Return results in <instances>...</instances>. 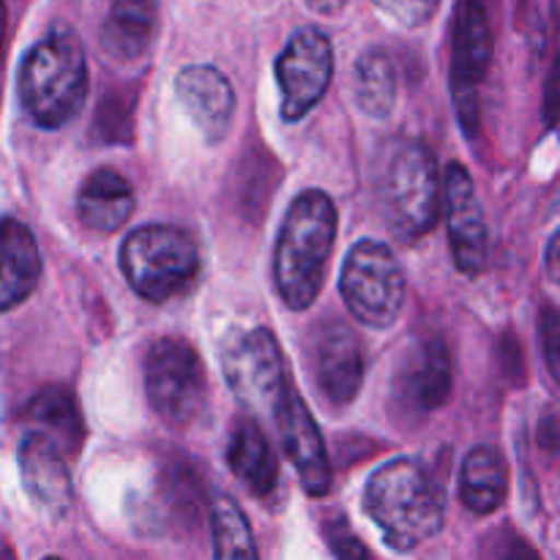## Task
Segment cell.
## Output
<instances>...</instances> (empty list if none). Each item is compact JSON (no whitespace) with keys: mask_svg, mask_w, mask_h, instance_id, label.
Masks as SVG:
<instances>
[{"mask_svg":"<svg viewBox=\"0 0 560 560\" xmlns=\"http://www.w3.org/2000/svg\"><path fill=\"white\" fill-rule=\"evenodd\" d=\"M175 93L206 142L219 145L230 135L235 91L222 71L213 66H186L175 77Z\"/></svg>","mask_w":560,"mask_h":560,"instance_id":"cell-15","label":"cell"},{"mask_svg":"<svg viewBox=\"0 0 560 560\" xmlns=\"http://www.w3.org/2000/svg\"><path fill=\"white\" fill-rule=\"evenodd\" d=\"M279 184V162L266 156L262 151H252L246 162L241 164V184H238V200L241 208L252 217H262L271 200L273 189Z\"/></svg>","mask_w":560,"mask_h":560,"instance_id":"cell-27","label":"cell"},{"mask_svg":"<svg viewBox=\"0 0 560 560\" xmlns=\"http://www.w3.org/2000/svg\"><path fill=\"white\" fill-rule=\"evenodd\" d=\"M454 388V359L446 339L430 334L405 350L392 381V405L405 421H424L448 402Z\"/></svg>","mask_w":560,"mask_h":560,"instance_id":"cell-9","label":"cell"},{"mask_svg":"<svg viewBox=\"0 0 560 560\" xmlns=\"http://www.w3.org/2000/svg\"><path fill=\"white\" fill-rule=\"evenodd\" d=\"M443 200H446L448 246H452L454 266L465 277H479L490 255V235H487L485 208L476 195L474 178L459 162L448 164Z\"/></svg>","mask_w":560,"mask_h":560,"instance_id":"cell-13","label":"cell"},{"mask_svg":"<svg viewBox=\"0 0 560 560\" xmlns=\"http://www.w3.org/2000/svg\"><path fill=\"white\" fill-rule=\"evenodd\" d=\"M355 102L372 118L392 115L397 102V66L392 55L381 47H372L355 60Z\"/></svg>","mask_w":560,"mask_h":560,"instance_id":"cell-23","label":"cell"},{"mask_svg":"<svg viewBox=\"0 0 560 560\" xmlns=\"http://www.w3.org/2000/svg\"><path fill=\"white\" fill-rule=\"evenodd\" d=\"M375 3L402 27H421L435 16L441 0H375Z\"/></svg>","mask_w":560,"mask_h":560,"instance_id":"cell-29","label":"cell"},{"mask_svg":"<svg viewBox=\"0 0 560 560\" xmlns=\"http://www.w3.org/2000/svg\"><path fill=\"white\" fill-rule=\"evenodd\" d=\"M337 241V208L320 189L290 202L273 246V282L290 310H310L320 295Z\"/></svg>","mask_w":560,"mask_h":560,"instance_id":"cell-2","label":"cell"},{"mask_svg":"<svg viewBox=\"0 0 560 560\" xmlns=\"http://www.w3.org/2000/svg\"><path fill=\"white\" fill-rule=\"evenodd\" d=\"M135 211L131 184L113 167H98L82 184L77 197V217L93 233H118Z\"/></svg>","mask_w":560,"mask_h":560,"instance_id":"cell-18","label":"cell"},{"mask_svg":"<svg viewBox=\"0 0 560 560\" xmlns=\"http://www.w3.org/2000/svg\"><path fill=\"white\" fill-rule=\"evenodd\" d=\"M323 534H326L328 547H331V552L337 558H350V560L370 558V550L361 545V539L355 536V530L350 528L345 514H331V517L323 523Z\"/></svg>","mask_w":560,"mask_h":560,"instance_id":"cell-28","label":"cell"},{"mask_svg":"<svg viewBox=\"0 0 560 560\" xmlns=\"http://www.w3.org/2000/svg\"><path fill=\"white\" fill-rule=\"evenodd\" d=\"M377 202L386 224L402 244L432 233L441 217V175L435 153L419 140L386 148L375 175Z\"/></svg>","mask_w":560,"mask_h":560,"instance_id":"cell-4","label":"cell"},{"mask_svg":"<svg viewBox=\"0 0 560 560\" xmlns=\"http://www.w3.org/2000/svg\"><path fill=\"white\" fill-rule=\"evenodd\" d=\"M213 536V556L217 558H257L255 536L238 503L228 495H217L208 509Z\"/></svg>","mask_w":560,"mask_h":560,"instance_id":"cell-25","label":"cell"},{"mask_svg":"<svg viewBox=\"0 0 560 560\" xmlns=\"http://www.w3.org/2000/svg\"><path fill=\"white\" fill-rule=\"evenodd\" d=\"M547 271H550V279H558V235H552L547 244Z\"/></svg>","mask_w":560,"mask_h":560,"instance_id":"cell-34","label":"cell"},{"mask_svg":"<svg viewBox=\"0 0 560 560\" xmlns=\"http://www.w3.org/2000/svg\"><path fill=\"white\" fill-rule=\"evenodd\" d=\"M306 359L323 397L337 408L353 402L364 386L366 355L359 334L342 320L315 326L306 339Z\"/></svg>","mask_w":560,"mask_h":560,"instance_id":"cell-12","label":"cell"},{"mask_svg":"<svg viewBox=\"0 0 560 560\" xmlns=\"http://www.w3.org/2000/svg\"><path fill=\"white\" fill-rule=\"evenodd\" d=\"M228 465L235 479L257 498H268L279 487V463L271 452V443L262 435L257 421L241 419L230 432Z\"/></svg>","mask_w":560,"mask_h":560,"instance_id":"cell-19","label":"cell"},{"mask_svg":"<svg viewBox=\"0 0 560 560\" xmlns=\"http://www.w3.org/2000/svg\"><path fill=\"white\" fill-rule=\"evenodd\" d=\"M459 495H463L465 506L476 514H492L506 503L509 468L498 448L476 446L465 457Z\"/></svg>","mask_w":560,"mask_h":560,"instance_id":"cell-21","label":"cell"},{"mask_svg":"<svg viewBox=\"0 0 560 560\" xmlns=\"http://www.w3.org/2000/svg\"><path fill=\"white\" fill-rule=\"evenodd\" d=\"M22 109L42 129L71 124L88 96V63L80 38L69 27H52L20 66Z\"/></svg>","mask_w":560,"mask_h":560,"instance_id":"cell-3","label":"cell"},{"mask_svg":"<svg viewBox=\"0 0 560 560\" xmlns=\"http://www.w3.org/2000/svg\"><path fill=\"white\" fill-rule=\"evenodd\" d=\"M3 42H5V5L0 0V55H3Z\"/></svg>","mask_w":560,"mask_h":560,"instance_id":"cell-35","label":"cell"},{"mask_svg":"<svg viewBox=\"0 0 560 560\" xmlns=\"http://www.w3.org/2000/svg\"><path fill=\"white\" fill-rule=\"evenodd\" d=\"M135 91H109L93 118V140L102 145H129L135 140Z\"/></svg>","mask_w":560,"mask_h":560,"instance_id":"cell-26","label":"cell"},{"mask_svg":"<svg viewBox=\"0 0 560 560\" xmlns=\"http://www.w3.org/2000/svg\"><path fill=\"white\" fill-rule=\"evenodd\" d=\"M364 509L394 552H413L446 523V501L435 476L419 459L399 457L366 481Z\"/></svg>","mask_w":560,"mask_h":560,"instance_id":"cell-1","label":"cell"},{"mask_svg":"<svg viewBox=\"0 0 560 560\" xmlns=\"http://www.w3.org/2000/svg\"><path fill=\"white\" fill-rule=\"evenodd\" d=\"M16 459H20L22 485H25L27 495L55 517L69 512L71 479L58 443L36 430L22 438Z\"/></svg>","mask_w":560,"mask_h":560,"instance_id":"cell-16","label":"cell"},{"mask_svg":"<svg viewBox=\"0 0 560 560\" xmlns=\"http://www.w3.org/2000/svg\"><path fill=\"white\" fill-rule=\"evenodd\" d=\"M277 80L282 91V118L295 124L320 104L334 77L331 38L317 27H301L277 58Z\"/></svg>","mask_w":560,"mask_h":560,"instance_id":"cell-11","label":"cell"},{"mask_svg":"<svg viewBox=\"0 0 560 560\" xmlns=\"http://www.w3.org/2000/svg\"><path fill=\"white\" fill-rule=\"evenodd\" d=\"M306 5H310L312 11H317V14L323 16H337L339 11L348 9L350 0H304Z\"/></svg>","mask_w":560,"mask_h":560,"instance_id":"cell-32","label":"cell"},{"mask_svg":"<svg viewBox=\"0 0 560 560\" xmlns=\"http://www.w3.org/2000/svg\"><path fill=\"white\" fill-rule=\"evenodd\" d=\"M156 31V0H113L102 25L104 52L120 63L140 60Z\"/></svg>","mask_w":560,"mask_h":560,"instance_id":"cell-20","label":"cell"},{"mask_svg":"<svg viewBox=\"0 0 560 560\" xmlns=\"http://www.w3.org/2000/svg\"><path fill=\"white\" fill-rule=\"evenodd\" d=\"M219 364L230 392L249 413L273 419L290 392L284 355L268 328H233L222 339Z\"/></svg>","mask_w":560,"mask_h":560,"instance_id":"cell-6","label":"cell"},{"mask_svg":"<svg viewBox=\"0 0 560 560\" xmlns=\"http://www.w3.org/2000/svg\"><path fill=\"white\" fill-rule=\"evenodd\" d=\"M120 268L137 295L162 304L191 288L200 273V249L184 228L145 224L124 241Z\"/></svg>","mask_w":560,"mask_h":560,"instance_id":"cell-5","label":"cell"},{"mask_svg":"<svg viewBox=\"0 0 560 560\" xmlns=\"http://www.w3.org/2000/svg\"><path fill=\"white\" fill-rule=\"evenodd\" d=\"M547 126H556V66L547 77Z\"/></svg>","mask_w":560,"mask_h":560,"instance_id":"cell-33","label":"cell"},{"mask_svg":"<svg viewBox=\"0 0 560 560\" xmlns=\"http://www.w3.org/2000/svg\"><path fill=\"white\" fill-rule=\"evenodd\" d=\"M339 290L355 320L370 328H388L405 306L402 266L381 241H359L348 252Z\"/></svg>","mask_w":560,"mask_h":560,"instance_id":"cell-8","label":"cell"},{"mask_svg":"<svg viewBox=\"0 0 560 560\" xmlns=\"http://www.w3.org/2000/svg\"><path fill=\"white\" fill-rule=\"evenodd\" d=\"M27 421L36 424L38 432L52 438L63 454H77L85 438V427H82L80 408L69 388L63 386H44L36 397L27 402L25 410Z\"/></svg>","mask_w":560,"mask_h":560,"instance_id":"cell-22","label":"cell"},{"mask_svg":"<svg viewBox=\"0 0 560 560\" xmlns=\"http://www.w3.org/2000/svg\"><path fill=\"white\" fill-rule=\"evenodd\" d=\"M145 394L167 424L186 430L208 405V377L202 359L189 342L164 337L145 355Z\"/></svg>","mask_w":560,"mask_h":560,"instance_id":"cell-7","label":"cell"},{"mask_svg":"<svg viewBox=\"0 0 560 560\" xmlns=\"http://www.w3.org/2000/svg\"><path fill=\"white\" fill-rule=\"evenodd\" d=\"M159 509L167 514L170 520H178L180 525H191L195 528L202 517V506H206V490L191 468V463H170L159 476Z\"/></svg>","mask_w":560,"mask_h":560,"instance_id":"cell-24","label":"cell"},{"mask_svg":"<svg viewBox=\"0 0 560 560\" xmlns=\"http://www.w3.org/2000/svg\"><path fill=\"white\" fill-rule=\"evenodd\" d=\"M273 421L279 424L284 454L293 463V468L299 470L301 487L306 490V495H326L331 490V459H328L326 443H323L320 430H317L315 419H312L301 394L290 388Z\"/></svg>","mask_w":560,"mask_h":560,"instance_id":"cell-14","label":"cell"},{"mask_svg":"<svg viewBox=\"0 0 560 560\" xmlns=\"http://www.w3.org/2000/svg\"><path fill=\"white\" fill-rule=\"evenodd\" d=\"M539 443H545L547 452L556 454V448H558V424H556V416H552V413H547L545 424H541Z\"/></svg>","mask_w":560,"mask_h":560,"instance_id":"cell-31","label":"cell"},{"mask_svg":"<svg viewBox=\"0 0 560 560\" xmlns=\"http://www.w3.org/2000/svg\"><path fill=\"white\" fill-rule=\"evenodd\" d=\"M492 60V27L479 0H459L452 38V96L468 137L479 131V85Z\"/></svg>","mask_w":560,"mask_h":560,"instance_id":"cell-10","label":"cell"},{"mask_svg":"<svg viewBox=\"0 0 560 560\" xmlns=\"http://www.w3.org/2000/svg\"><path fill=\"white\" fill-rule=\"evenodd\" d=\"M539 331H541V348H545V361H547V372H550L552 381L558 383V364H560V320L558 312L552 306H547L541 312L539 320Z\"/></svg>","mask_w":560,"mask_h":560,"instance_id":"cell-30","label":"cell"},{"mask_svg":"<svg viewBox=\"0 0 560 560\" xmlns=\"http://www.w3.org/2000/svg\"><path fill=\"white\" fill-rule=\"evenodd\" d=\"M42 255L31 230L16 219H0V312L20 306L36 290Z\"/></svg>","mask_w":560,"mask_h":560,"instance_id":"cell-17","label":"cell"}]
</instances>
